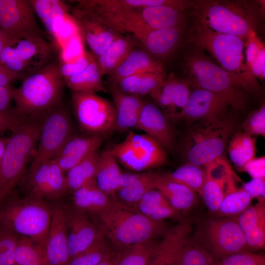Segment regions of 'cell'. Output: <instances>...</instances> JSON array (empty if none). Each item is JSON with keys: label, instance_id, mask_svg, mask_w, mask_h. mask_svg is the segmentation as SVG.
I'll list each match as a JSON object with an SVG mask.
<instances>
[{"label": "cell", "instance_id": "6da1fadb", "mask_svg": "<svg viewBox=\"0 0 265 265\" xmlns=\"http://www.w3.org/2000/svg\"><path fill=\"white\" fill-rule=\"evenodd\" d=\"M195 23L219 33L247 39L255 30L257 8L243 0H199L191 1Z\"/></svg>", "mask_w": 265, "mask_h": 265}, {"label": "cell", "instance_id": "7a4b0ae2", "mask_svg": "<svg viewBox=\"0 0 265 265\" xmlns=\"http://www.w3.org/2000/svg\"><path fill=\"white\" fill-rule=\"evenodd\" d=\"M188 41L208 52L244 90L259 88L257 79L244 62L243 39L235 35L214 32L195 23L189 32Z\"/></svg>", "mask_w": 265, "mask_h": 265}, {"label": "cell", "instance_id": "3957f363", "mask_svg": "<svg viewBox=\"0 0 265 265\" xmlns=\"http://www.w3.org/2000/svg\"><path fill=\"white\" fill-rule=\"evenodd\" d=\"M98 215L107 239L120 251L151 241L163 229L162 221L153 220L118 201Z\"/></svg>", "mask_w": 265, "mask_h": 265}, {"label": "cell", "instance_id": "277c9868", "mask_svg": "<svg viewBox=\"0 0 265 265\" xmlns=\"http://www.w3.org/2000/svg\"><path fill=\"white\" fill-rule=\"evenodd\" d=\"M4 199L0 204V224L45 250L53 209L44 199L29 195Z\"/></svg>", "mask_w": 265, "mask_h": 265}, {"label": "cell", "instance_id": "5b68a950", "mask_svg": "<svg viewBox=\"0 0 265 265\" xmlns=\"http://www.w3.org/2000/svg\"><path fill=\"white\" fill-rule=\"evenodd\" d=\"M184 61L190 85L221 96L236 110L245 107L247 98L241 84L202 50L195 46L186 53Z\"/></svg>", "mask_w": 265, "mask_h": 265}, {"label": "cell", "instance_id": "8992f818", "mask_svg": "<svg viewBox=\"0 0 265 265\" xmlns=\"http://www.w3.org/2000/svg\"><path fill=\"white\" fill-rule=\"evenodd\" d=\"M64 83L59 64L52 61L15 89L14 107L25 116L46 111L61 104Z\"/></svg>", "mask_w": 265, "mask_h": 265}, {"label": "cell", "instance_id": "52a82bcc", "mask_svg": "<svg viewBox=\"0 0 265 265\" xmlns=\"http://www.w3.org/2000/svg\"><path fill=\"white\" fill-rule=\"evenodd\" d=\"M45 112L28 116L8 137L0 164V191L9 194L24 173L38 141Z\"/></svg>", "mask_w": 265, "mask_h": 265}, {"label": "cell", "instance_id": "ba28073f", "mask_svg": "<svg viewBox=\"0 0 265 265\" xmlns=\"http://www.w3.org/2000/svg\"><path fill=\"white\" fill-rule=\"evenodd\" d=\"M232 129V123L222 115L197 120L186 139L188 162L205 166L222 157Z\"/></svg>", "mask_w": 265, "mask_h": 265}, {"label": "cell", "instance_id": "9c48e42d", "mask_svg": "<svg viewBox=\"0 0 265 265\" xmlns=\"http://www.w3.org/2000/svg\"><path fill=\"white\" fill-rule=\"evenodd\" d=\"M53 52L40 34L16 38L0 54V63L22 76L24 79L41 70L52 61Z\"/></svg>", "mask_w": 265, "mask_h": 265}, {"label": "cell", "instance_id": "30bf717a", "mask_svg": "<svg viewBox=\"0 0 265 265\" xmlns=\"http://www.w3.org/2000/svg\"><path fill=\"white\" fill-rule=\"evenodd\" d=\"M110 150L124 166L138 172L161 166L168 160L164 148L146 134L130 132L122 141L113 145Z\"/></svg>", "mask_w": 265, "mask_h": 265}, {"label": "cell", "instance_id": "8fae6325", "mask_svg": "<svg viewBox=\"0 0 265 265\" xmlns=\"http://www.w3.org/2000/svg\"><path fill=\"white\" fill-rule=\"evenodd\" d=\"M196 238L215 260L248 249L244 233L235 218L209 219L202 225Z\"/></svg>", "mask_w": 265, "mask_h": 265}, {"label": "cell", "instance_id": "7c38bea8", "mask_svg": "<svg viewBox=\"0 0 265 265\" xmlns=\"http://www.w3.org/2000/svg\"><path fill=\"white\" fill-rule=\"evenodd\" d=\"M72 104L78 122L89 135L114 130L116 113L113 102L95 93L73 92Z\"/></svg>", "mask_w": 265, "mask_h": 265}, {"label": "cell", "instance_id": "4fadbf2b", "mask_svg": "<svg viewBox=\"0 0 265 265\" xmlns=\"http://www.w3.org/2000/svg\"><path fill=\"white\" fill-rule=\"evenodd\" d=\"M72 136L69 113L62 103L45 112L38 146L29 169L53 159Z\"/></svg>", "mask_w": 265, "mask_h": 265}, {"label": "cell", "instance_id": "5bb4252c", "mask_svg": "<svg viewBox=\"0 0 265 265\" xmlns=\"http://www.w3.org/2000/svg\"><path fill=\"white\" fill-rule=\"evenodd\" d=\"M186 9L170 5L147 6L132 9L129 14L131 32L138 40L151 30L185 26Z\"/></svg>", "mask_w": 265, "mask_h": 265}, {"label": "cell", "instance_id": "9a60e30c", "mask_svg": "<svg viewBox=\"0 0 265 265\" xmlns=\"http://www.w3.org/2000/svg\"><path fill=\"white\" fill-rule=\"evenodd\" d=\"M69 8L80 35L96 58L102 54L112 42L122 34L89 11L76 5Z\"/></svg>", "mask_w": 265, "mask_h": 265}, {"label": "cell", "instance_id": "2e32d148", "mask_svg": "<svg viewBox=\"0 0 265 265\" xmlns=\"http://www.w3.org/2000/svg\"><path fill=\"white\" fill-rule=\"evenodd\" d=\"M29 195L54 200L66 192L65 173L53 159L29 169L26 178Z\"/></svg>", "mask_w": 265, "mask_h": 265}, {"label": "cell", "instance_id": "e0dca14e", "mask_svg": "<svg viewBox=\"0 0 265 265\" xmlns=\"http://www.w3.org/2000/svg\"><path fill=\"white\" fill-rule=\"evenodd\" d=\"M0 30L15 38L39 33L28 0H0Z\"/></svg>", "mask_w": 265, "mask_h": 265}, {"label": "cell", "instance_id": "ac0fdd59", "mask_svg": "<svg viewBox=\"0 0 265 265\" xmlns=\"http://www.w3.org/2000/svg\"><path fill=\"white\" fill-rule=\"evenodd\" d=\"M189 84L188 81L180 80L171 74L150 94L168 120L176 121L185 107L191 93Z\"/></svg>", "mask_w": 265, "mask_h": 265}, {"label": "cell", "instance_id": "d6986e66", "mask_svg": "<svg viewBox=\"0 0 265 265\" xmlns=\"http://www.w3.org/2000/svg\"><path fill=\"white\" fill-rule=\"evenodd\" d=\"M65 210L70 259L90 246L104 231L98 229L86 212L76 207Z\"/></svg>", "mask_w": 265, "mask_h": 265}, {"label": "cell", "instance_id": "ffe728a7", "mask_svg": "<svg viewBox=\"0 0 265 265\" xmlns=\"http://www.w3.org/2000/svg\"><path fill=\"white\" fill-rule=\"evenodd\" d=\"M47 265H66L69 260L65 208L53 209L46 245Z\"/></svg>", "mask_w": 265, "mask_h": 265}, {"label": "cell", "instance_id": "44dd1931", "mask_svg": "<svg viewBox=\"0 0 265 265\" xmlns=\"http://www.w3.org/2000/svg\"><path fill=\"white\" fill-rule=\"evenodd\" d=\"M206 177L200 195L209 210L217 213L224 198L231 166L223 157L205 166Z\"/></svg>", "mask_w": 265, "mask_h": 265}, {"label": "cell", "instance_id": "7402d4cb", "mask_svg": "<svg viewBox=\"0 0 265 265\" xmlns=\"http://www.w3.org/2000/svg\"><path fill=\"white\" fill-rule=\"evenodd\" d=\"M229 103L221 96L209 91L195 88L191 91L185 107L176 121H192L222 115Z\"/></svg>", "mask_w": 265, "mask_h": 265}, {"label": "cell", "instance_id": "603a6c76", "mask_svg": "<svg viewBox=\"0 0 265 265\" xmlns=\"http://www.w3.org/2000/svg\"><path fill=\"white\" fill-rule=\"evenodd\" d=\"M191 230L190 223L182 221L166 231L161 242L155 245L145 265H174Z\"/></svg>", "mask_w": 265, "mask_h": 265}, {"label": "cell", "instance_id": "cb8c5ba5", "mask_svg": "<svg viewBox=\"0 0 265 265\" xmlns=\"http://www.w3.org/2000/svg\"><path fill=\"white\" fill-rule=\"evenodd\" d=\"M185 30V26L153 30L146 33L138 41L149 54L163 62L180 47Z\"/></svg>", "mask_w": 265, "mask_h": 265}, {"label": "cell", "instance_id": "d4e9b609", "mask_svg": "<svg viewBox=\"0 0 265 265\" xmlns=\"http://www.w3.org/2000/svg\"><path fill=\"white\" fill-rule=\"evenodd\" d=\"M136 128L144 131L166 150H173L174 135L168 120L155 104L144 102Z\"/></svg>", "mask_w": 265, "mask_h": 265}, {"label": "cell", "instance_id": "484cf974", "mask_svg": "<svg viewBox=\"0 0 265 265\" xmlns=\"http://www.w3.org/2000/svg\"><path fill=\"white\" fill-rule=\"evenodd\" d=\"M159 175L152 171L122 173L118 181L116 200L128 207L135 208L147 192L156 188Z\"/></svg>", "mask_w": 265, "mask_h": 265}, {"label": "cell", "instance_id": "4316f807", "mask_svg": "<svg viewBox=\"0 0 265 265\" xmlns=\"http://www.w3.org/2000/svg\"><path fill=\"white\" fill-rule=\"evenodd\" d=\"M102 141L100 135H72L53 159L66 174L90 154L98 151Z\"/></svg>", "mask_w": 265, "mask_h": 265}, {"label": "cell", "instance_id": "83f0119b", "mask_svg": "<svg viewBox=\"0 0 265 265\" xmlns=\"http://www.w3.org/2000/svg\"><path fill=\"white\" fill-rule=\"evenodd\" d=\"M109 88L115 109L114 130L122 132L136 128L144 101L141 98L124 93L113 86L109 85Z\"/></svg>", "mask_w": 265, "mask_h": 265}, {"label": "cell", "instance_id": "f1b7e54d", "mask_svg": "<svg viewBox=\"0 0 265 265\" xmlns=\"http://www.w3.org/2000/svg\"><path fill=\"white\" fill-rule=\"evenodd\" d=\"M163 71V62L155 59L143 49L135 48L125 59L107 76L109 84H112L132 75Z\"/></svg>", "mask_w": 265, "mask_h": 265}, {"label": "cell", "instance_id": "f546056e", "mask_svg": "<svg viewBox=\"0 0 265 265\" xmlns=\"http://www.w3.org/2000/svg\"><path fill=\"white\" fill-rule=\"evenodd\" d=\"M73 193L75 207L97 215L108 209L116 201L98 187L94 178Z\"/></svg>", "mask_w": 265, "mask_h": 265}, {"label": "cell", "instance_id": "4dcf8cb0", "mask_svg": "<svg viewBox=\"0 0 265 265\" xmlns=\"http://www.w3.org/2000/svg\"><path fill=\"white\" fill-rule=\"evenodd\" d=\"M235 176L232 169L228 176L223 199L216 213L217 217L235 218L250 206L253 198L236 186Z\"/></svg>", "mask_w": 265, "mask_h": 265}, {"label": "cell", "instance_id": "1f68e13d", "mask_svg": "<svg viewBox=\"0 0 265 265\" xmlns=\"http://www.w3.org/2000/svg\"><path fill=\"white\" fill-rule=\"evenodd\" d=\"M138 45V41L130 34H121L115 39L106 50L96 58L101 76L112 72Z\"/></svg>", "mask_w": 265, "mask_h": 265}, {"label": "cell", "instance_id": "d6a6232c", "mask_svg": "<svg viewBox=\"0 0 265 265\" xmlns=\"http://www.w3.org/2000/svg\"><path fill=\"white\" fill-rule=\"evenodd\" d=\"M122 173L110 149L100 154L94 177L95 183L101 190L116 201L118 181Z\"/></svg>", "mask_w": 265, "mask_h": 265}, {"label": "cell", "instance_id": "836d02e7", "mask_svg": "<svg viewBox=\"0 0 265 265\" xmlns=\"http://www.w3.org/2000/svg\"><path fill=\"white\" fill-rule=\"evenodd\" d=\"M166 78L164 71L143 73L124 78L109 85L127 94L141 98L157 88Z\"/></svg>", "mask_w": 265, "mask_h": 265}, {"label": "cell", "instance_id": "e575fe53", "mask_svg": "<svg viewBox=\"0 0 265 265\" xmlns=\"http://www.w3.org/2000/svg\"><path fill=\"white\" fill-rule=\"evenodd\" d=\"M156 189L161 192L170 205L178 211L190 209L196 201V192L194 190L185 185L165 180L160 174Z\"/></svg>", "mask_w": 265, "mask_h": 265}, {"label": "cell", "instance_id": "d590c367", "mask_svg": "<svg viewBox=\"0 0 265 265\" xmlns=\"http://www.w3.org/2000/svg\"><path fill=\"white\" fill-rule=\"evenodd\" d=\"M98 65L94 57L87 68L81 72L63 79L73 91L87 93L107 92L102 80Z\"/></svg>", "mask_w": 265, "mask_h": 265}, {"label": "cell", "instance_id": "8d00e7d4", "mask_svg": "<svg viewBox=\"0 0 265 265\" xmlns=\"http://www.w3.org/2000/svg\"><path fill=\"white\" fill-rule=\"evenodd\" d=\"M100 154L91 153L66 173V191L74 192L94 178Z\"/></svg>", "mask_w": 265, "mask_h": 265}, {"label": "cell", "instance_id": "74e56055", "mask_svg": "<svg viewBox=\"0 0 265 265\" xmlns=\"http://www.w3.org/2000/svg\"><path fill=\"white\" fill-rule=\"evenodd\" d=\"M29 2L34 13L51 35L57 20L70 13L69 6L63 0H29Z\"/></svg>", "mask_w": 265, "mask_h": 265}, {"label": "cell", "instance_id": "f35d334b", "mask_svg": "<svg viewBox=\"0 0 265 265\" xmlns=\"http://www.w3.org/2000/svg\"><path fill=\"white\" fill-rule=\"evenodd\" d=\"M162 179L185 185L200 194L206 177L205 166L187 162L171 173L160 174Z\"/></svg>", "mask_w": 265, "mask_h": 265}, {"label": "cell", "instance_id": "ab89813d", "mask_svg": "<svg viewBox=\"0 0 265 265\" xmlns=\"http://www.w3.org/2000/svg\"><path fill=\"white\" fill-rule=\"evenodd\" d=\"M256 138L243 132L236 133L230 140L228 151L232 162L240 170L256 154Z\"/></svg>", "mask_w": 265, "mask_h": 265}, {"label": "cell", "instance_id": "60d3db41", "mask_svg": "<svg viewBox=\"0 0 265 265\" xmlns=\"http://www.w3.org/2000/svg\"><path fill=\"white\" fill-rule=\"evenodd\" d=\"M215 259L196 238L189 237L174 265H213Z\"/></svg>", "mask_w": 265, "mask_h": 265}, {"label": "cell", "instance_id": "b9f144b4", "mask_svg": "<svg viewBox=\"0 0 265 265\" xmlns=\"http://www.w3.org/2000/svg\"><path fill=\"white\" fill-rule=\"evenodd\" d=\"M15 265H47L45 250L30 239L20 237L15 253Z\"/></svg>", "mask_w": 265, "mask_h": 265}, {"label": "cell", "instance_id": "7bdbcfd3", "mask_svg": "<svg viewBox=\"0 0 265 265\" xmlns=\"http://www.w3.org/2000/svg\"><path fill=\"white\" fill-rule=\"evenodd\" d=\"M111 249L103 232L90 246L69 259L66 265H98Z\"/></svg>", "mask_w": 265, "mask_h": 265}, {"label": "cell", "instance_id": "ee69618b", "mask_svg": "<svg viewBox=\"0 0 265 265\" xmlns=\"http://www.w3.org/2000/svg\"><path fill=\"white\" fill-rule=\"evenodd\" d=\"M243 233L261 225H265V199L259 200L257 204L249 206L235 218Z\"/></svg>", "mask_w": 265, "mask_h": 265}, {"label": "cell", "instance_id": "f6af8a7d", "mask_svg": "<svg viewBox=\"0 0 265 265\" xmlns=\"http://www.w3.org/2000/svg\"><path fill=\"white\" fill-rule=\"evenodd\" d=\"M155 246L151 240L128 248L123 251L116 265H145Z\"/></svg>", "mask_w": 265, "mask_h": 265}, {"label": "cell", "instance_id": "bcb514c9", "mask_svg": "<svg viewBox=\"0 0 265 265\" xmlns=\"http://www.w3.org/2000/svg\"><path fill=\"white\" fill-rule=\"evenodd\" d=\"M20 237L0 224V265H15V253Z\"/></svg>", "mask_w": 265, "mask_h": 265}, {"label": "cell", "instance_id": "7dc6e473", "mask_svg": "<svg viewBox=\"0 0 265 265\" xmlns=\"http://www.w3.org/2000/svg\"><path fill=\"white\" fill-rule=\"evenodd\" d=\"M79 33L78 26L70 13L57 20L52 36L60 49Z\"/></svg>", "mask_w": 265, "mask_h": 265}, {"label": "cell", "instance_id": "c3c4849f", "mask_svg": "<svg viewBox=\"0 0 265 265\" xmlns=\"http://www.w3.org/2000/svg\"><path fill=\"white\" fill-rule=\"evenodd\" d=\"M170 204L162 194L157 189L147 192L136 204L135 209L148 217L162 206Z\"/></svg>", "mask_w": 265, "mask_h": 265}, {"label": "cell", "instance_id": "681fc988", "mask_svg": "<svg viewBox=\"0 0 265 265\" xmlns=\"http://www.w3.org/2000/svg\"><path fill=\"white\" fill-rule=\"evenodd\" d=\"M213 265H265V256L242 251L216 260Z\"/></svg>", "mask_w": 265, "mask_h": 265}, {"label": "cell", "instance_id": "f907efd6", "mask_svg": "<svg viewBox=\"0 0 265 265\" xmlns=\"http://www.w3.org/2000/svg\"><path fill=\"white\" fill-rule=\"evenodd\" d=\"M60 63L75 60L82 56L84 50L83 38L80 32L67 42L60 49Z\"/></svg>", "mask_w": 265, "mask_h": 265}, {"label": "cell", "instance_id": "816d5d0a", "mask_svg": "<svg viewBox=\"0 0 265 265\" xmlns=\"http://www.w3.org/2000/svg\"><path fill=\"white\" fill-rule=\"evenodd\" d=\"M243 132L250 135H265V106L253 112L242 125Z\"/></svg>", "mask_w": 265, "mask_h": 265}, {"label": "cell", "instance_id": "f5cc1de1", "mask_svg": "<svg viewBox=\"0 0 265 265\" xmlns=\"http://www.w3.org/2000/svg\"><path fill=\"white\" fill-rule=\"evenodd\" d=\"M94 56L91 53L86 52L78 59L68 62L60 63V71L63 79L77 75L85 70Z\"/></svg>", "mask_w": 265, "mask_h": 265}, {"label": "cell", "instance_id": "db71d44e", "mask_svg": "<svg viewBox=\"0 0 265 265\" xmlns=\"http://www.w3.org/2000/svg\"><path fill=\"white\" fill-rule=\"evenodd\" d=\"M27 116L21 114L15 107L0 112V132L6 130L14 131Z\"/></svg>", "mask_w": 265, "mask_h": 265}, {"label": "cell", "instance_id": "11a10c76", "mask_svg": "<svg viewBox=\"0 0 265 265\" xmlns=\"http://www.w3.org/2000/svg\"><path fill=\"white\" fill-rule=\"evenodd\" d=\"M248 249H264L265 247V225L257 226L244 233Z\"/></svg>", "mask_w": 265, "mask_h": 265}, {"label": "cell", "instance_id": "9f6ffc18", "mask_svg": "<svg viewBox=\"0 0 265 265\" xmlns=\"http://www.w3.org/2000/svg\"><path fill=\"white\" fill-rule=\"evenodd\" d=\"M246 40L247 41L244 44L246 46V60L245 63L250 71V68L257 57L261 48L265 45L260 38L257 36L255 30L250 33Z\"/></svg>", "mask_w": 265, "mask_h": 265}, {"label": "cell", "instance_id": "6f0895ef", "mask_svg": "<svg viewBox=\"0 0 265 265\" xmlns=\"http://www.w3.org/2000/svg\"><path fill=\"white\" fill-rule=\"evenodd\" d=\"M248 173L252 178H265V157L255 158L247 161L239 170Z\"/></svg>", "mask_w": 265, "mask_h": 265}, {"label": "cell", "instance_id": "680465c9", "mask_svg": "<svg viewBox=\"0 0 265 265\" xmlns=\"http://www.w3.org/2000/svg\"><path fill=\"white\" fill-rule=\"evenodd\" d=\"M242 188L253 199H265V178H252L250 181L245 183Z\"/></svg>", "mask_w": 265, "mask_h": 265}, {"label": "cell", "instance_id": "91938a15", "mask_svg": "<svg viewBox=\"0 0 265 265\" xmlns=\"http://www.w3.org/2000/svg\"><path fill=\"white\" fill-rule=\"evenodd\" d=\"M250 72L256 79L264 80L265 78V47L261 49L259 53L250 68Z\"/></svg>", "mask_w": 265, "mask_h": 265}, {"label": "cell", "instance_id": "94428289", "mask_svg": "<svg viewBox=\"0 0 265 265\" xmlns=\"http://www.w3.org/2000/svg\"><path fill=\"white\" fill-rule=\"evenodd\" d=\"M23 80L24 78L22 76L0 63V86L10 85L16 80Z\"/></svg>", "mask_w": 265, "mask_h": 265}, {"label": "cell", "instance_id": "6125c7cd", "mask_svg": "<svg viewBox=\"0 0 265 265\" xmlns=\"http://www.w3.org/2000/svg\"><path fill=\"white\" fill-rule=\"evenodd\" d=\"M15 89L11 85L0 86V112L10 107V104L13 100Z\"/></svg>", "mask_w": 265, "mask_h": 265}, {"label": "cell", "instance_id": "be15d7a7", "mask_svg": "<svg viewBox=\"0 0 265 265\" xmlns=\"http://www.w3.org/2000/svg\"><path fill=\"white\" fill-rule=\"evenodd\" d=\"M123 251L111 249L98 265H116Z\"/></svg>", "mask_w": 265, "mask_h": 265}, {"label": "cell", "instance_id": "e7e4bbea", "mask_svg": "<svg viewBox=\"0 0 265 265\" xmlns=\"http://www.w3.org/2000/svg\"><path fill=\"white\" fill-rule=\"evenodd\" d=\"M15 38L0 30V54L3 49L11 44Z\"/></svg>", "mask_w": 265, "mask_h": 265}, {"label": "cell", "instance_id": "03108f58", "mask_svg": "<svg viewBox=\"0 0 265 265\" xmlns=\"http://www.w3.org/2000/svg\"><path fill=\"white\" fill-rule=\"evenodd\" d=\"M7 140L8 137L5 138L0 137V164L5 151Z\"/></svg>", "mask_w": 265, "mask_h": 265}, {"label": "cell", "instance_id": "003e7915", "mask_svg": "<svg viewBox=\"0 0 265 265\" xmlns=\"http://www.w3.org/2000/svg\"><path fill=\"white\" fill-rule=\"evenodd\" d=\"M8 195V194L6 192L3 191H0V204L2 202V201L4 200V199Z\"/></svg>", "mask_w": 265, "mask_h": 265}]
</instances>
